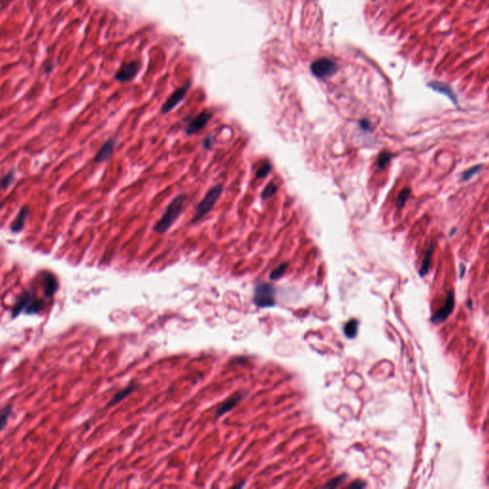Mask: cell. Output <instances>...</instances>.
<instances>
[{
  "label": "cell",
  "instance_id": "obj_1",
  "mask_svg": "<svg viewBox=\"0 0 489 489\" xmlns=\"http://www.w3.org/2000/svg\"><path fill=\"white\" fill-rule=\"evenodd\" d=\"M186 199L187 196L185 194H179L171 201L161 219L156 223L153 230L159 234L165 233L182 214Z\"/></svg>",
  "mask_w": 489,
  "mask_h": 489
},
{
  "label": "cell",
  "instance_id": "obj_2",
  "mask_svg": "<svg viewBox=\"0 0 489 489\" xmlns=\"http://www.w3.org/2000/svg\"><path fill=\"white\" fill-rule=\"evenodd\" d=\"M223 193L222 184H218L211 188L205 196L203 198V200L197 204L195 214L193 216L192 223H197L201 221L203 218H204L215 206L217 201L220 199Z\"/></svg>",
  "mask_w": 489,
  "mask_h": 489
},
{
  "label": "cell",
  "instance_id": "obj_3",
  "mask_svg": "<svg viewBox=\"0 0 489 489\" xmlns=\"http://www.w3.org/2000/svg\"><path fill=\"white\" fill-rule=\"evenodd\" d=\"M275 288L267 283H259L254 289L253 301L259 308H270L275 304Z\"/></svg>",
  "mask_w": 489,
  "mask_h": 489
},
{
  "label": "cell",
  "instance_id": "obj_4",
  "mask_svg": "<svg viewBox=\"0 0 489 489\" xmlns=\"http://www.w3.org/2000/svg\"><path fill=\"white\" fill-rule=\"evenodd\" d=\"M42 307H43L42 303L36 299V296L34 295L33 292L29 291V292L22 293V295L20 297L19 302L16 305L13 313H14V315H16V313L18 314L21 311H26L28 313L38 312V311H41V309Z\"/></svg>",
  "mask_w": 489,
  "mask_h": 489
},
{
  "label": "cell",
  "instance_id": "obj_5",
  "mask_svg": "<svg viewBox=\"0 0 489 489\" xmlns=\"http://www.w3.org/2000/svg\"><path fill=\"white\" fill-rule=\"evenodd\" d=\"M212 118V113L209 111L201 112L198 114L185 127V133L186 135H193V134L200 132L202 129L205 127V125L208 123V122Z\"/></svg>",
  "mask_w": 489,
  "mask_h": 489
},
{
  "label": "cell",
  "instance_id": "obj_6",
  "mask_svg": "<svg viewBox=\"0 0 489 489\" xmlns=\"http://www.w3.org/2000/svg\"><path fill=\"white\" fill-rule=\"evenodd\" d=\"M189 86H190V83L188 82L184 86L179 88L173 94H171L170 97L163 104L161 112L163 114H167V113L171 111L172 109H174L178 105L179 103L184 99V97H185V95L187 93V90L189 88Z\"/></svg>",
  "mask_w": 489,
  "mask_h": 489
},
{
  "label": "cell",
  "instance_id": "obj_7",
  "mask_svg": "<svg viewBox=\"0 0 489 489\" xmlns=\"http://www.w3.org/2000/svg\"><path fill=\"white\" fill-rule=\"evenodd\" d=\"M454 308H455V294L453 290H450L445 300V306L437 312H435V314L432 317V322L433 323L445 322L449 317V315L452 313Z\"/></svg>",
  "mask_w": 489,
  "mask_h": 489
},
{
  "label": "cell",
  "instance_id": "obj_8",
  "mask_svg": "<svg viewBox=\"0 0 489 489\" xmlns=\"http://www.w3.org/2000/svg\"><path fill=\"white\" fill-rule=\"evenodd\" d=\"M141 69L140 62H130L126 63L121 67V69L117 72L115 79L120 82H126L131 81L136 77Z\"/></svg>",
  "mask_w": 489,
  "mask_h": 489
},
{
  "label": "cell",
  "instance_id": "obj_9",
  "mask_svg": "<svg viewBox=\"0 0 489 489\" xmlns=\"http://www.w3.org/2000/svg\"><path fill=\"white\" fill-rule=\"evenodd\" d=\"M311 70L316 77L324 78L333 75L336 70V66L333 61L327 59H322L320 61H315L311 65Z\"/></svg>",
  "mask_w": 489,
  "mask_h": 489
},
{
  "label": "cell",
  "instance_id": "obj_10",
  "mask_svg": "<svg viewBox=\"0 0 489 489\" xmlns=\"http://www.w3.org/2000/svg\"><path fill=\"white\" fill-rule=\"evenodd\" d=\"M116 144H117V139L116 138L109 139L102 146V148L99 150V152L97 153V155L95 156V162H97V163H102V162L107 161L111 157Z\"/></svg>",
  "mask_w": 489,
  "mask_h": 489
},
{
  "label": "cell",
  "instance_id": "obj_11",
  "mask_svg": "<svg viewBox=\"0 0 489 489\" xmlns=\"http://www.w3.org/2000/svg\"><path fill=\"white\" fill-rule=\"evenodd\" d=\"M244 398V395L243 394H237L233 397H231L230 399H228L227 400H225L222 405L220 406V408L218 409L217 411V417H222L223 415L226 414L227 412H229L235 405H237L241 400H243Z\"/></svg>",
  "mask_w": 489,
  "mask_h": 489
},
{
  "label": "cell",
  "instance_id": "obj_12",
  "mask_svg": "<svg viewBox=\"0 0 489 489\" xmlns=\"http://www.w3.org/2000/svg\"><path fill=\"white\" fill-rule=\"evenodd\" d=\"M137 388H138V386H136V385L132 384V385H129L128 387L124 388L123 390H122V391L118 392V393H117V394L113 397V399H112L111 401H110V403H109L108 405L113 406V405H116L117 403L121 402L122 400H124L126 397H128L129 395H131V394L133 393L134 391H135Z\"/></svg>",
  "mask_w": 489,
  "mask_h": 489
},
{
  "label": "cell",
  "instance_id": "obj_13",
  "mask_svg": "<svg viewBox=\"0 0 489 489\" xmlns=\"http://www.w3.org/2000/svg\"><path fill=\"white\" fill-rule=\"evenodd\" d=\"M435 250V244H433L430 245V247L428 248L426 254H425V257L423 259V264H422V267H421V269H420V275L421 276H424L426 273H428L429 269H430V267H431V261H432V255H433V252Z\"/></svg>",
  "mask_w": 489,
  "mask_h": 489
},
{
  "label": "cell",
  "instance_id": "obj_14",
  "mask_svg": "<svg viewBox=\"0 0 489 489\" xmlns=\"http://www.w3.org/2000/svg\"><path fill=\"white\" fill-rule=\"evenodd\" d=\"M358 321L356 320V319H353V320H350L349 322H347L344 326V333H345V335L348 337V338H354L357 334V331H358Z\"/></svg>",
  "mask_w": 489,
  "mask_h": 489
},
{
  "label": "cell",
  "instance_id": "obj_15",
  "mask_svg": "<svg viewBox=\"0 0 489 489\" xmlns=\"http://www.w3.org/2000/svg\"><path fill=\"white\" fill-rule=\"evenodd\" d=\"M12 412H13V407L10 405L0 409V431H2L4 427L7 425L8 420L12 415Z\"/></svg>",
  "mask_w": 489,
  "mask_h": 489
},
{
  "label": "cell",
  "instance_id": "obj_16",
  "mask_svg": "<svg viewBox=\"0 0 489 489\" xmlns=\"http://www.w3.org/2000/svg\"><path fill=\"white\" fill-rule=\"evenodd\" d=\"M272 166L270 164L269 162L267 161H265L259 167L258 169L256 170V178L257 179H264L267 177V175L269 174L270 170H271Z\"/></svg>",
  "mask_w": 489,
  "mask_h": 489
},
{
  "label": "cell",
  "instance_id": "obj_17",
  "mask_svg": "<svg viewBox=\"0 0 489 489\" xmlns=\"http://www.w3.org/2000/svg\"><path fill=\"white\" fill-rule=\"evenodd\" d=\"M288 267H289V264L288 263L281 264L280 266H278L275 269H273V271L269 275V279L270 280H277V279L281 278L286 273Z\"/></svg>",
  "mask_w": 489,
  "mask_h": 489
},
{
  "label": "cell",
  "instance_id": "obj_18",
  "mask_svg": "<svg viewBox=\"0 0 489 489\" xmlns=\"http://www.w3.org/2000/svg\"><path fill=\"white\" fill-rule=\"evenodd\" d=\"M276 192H277V186H276V184H274L273 183H269L267 186L264 188V190L262 191L261 197H262V199L267 200L268 198H270L271 196H273Z\"/></svg>",
  "mask_w": 489,
  "mask_h": 489
},
{
  "label": "cell",
  "instance_id": "obj_19",
  "mask_svg": "<svg viewBox=\"0 0 489 489\" xmlns=\"http://www.w3.org/2000/svg\"><path fill=\"white\" fill-rule=\"evenodd\" d=\"M410 194H411V189H409V188H404L400 192V195L397 199V202H396V205L398 208H401L405 204V203L408 200Z\"/></svg>",
  "mask_w": 489,
  "mask_h": 489
},
{
  "label": "cell",
  "instance_id": "obj_20",
  "mask_svg": "<svg viewBox=\"0 0 489 489\" xmlns=\"http://www.w3.org/2000/svg\"><path fill=\"white\" fill-rule=\"evenodd\" d=\"M483 168V165L482 164H478V165H475L469 169H467V171L464 172L462 178L464 181H468L469 179L472 178L474 175L478 174L480 172V170Z\"/></svg>",
  "mask_w": 489,
  "mask_h": 489
},
{
  "label": "cell",
  "instance_id": "obj_21",
  "mask_svg": "<svg viewBox=\"0 0 489 489\" xmlns=\"http://www.w3.org/2000/svg\"><path fill=\"white\" fill-rule=\"evenodd\" d=\"M392 159V155L389 152H382L379 154L378 159V166L379 168H384Z\"/></svg>",
  "mask_w": 489,
  "mask_h": 489
},
{
  "label": "cell",
  "instance_id": "obj_22",
  "mask_svg": "<svg viewBox=\"0 0 489 489\" xmlns=\"http://www.w3.org/2000/svg\"><path fill=\"white\" fill-rule=\"evenodd\" d=\"M347 478V476L345 474L343 475H340L336 478H334L333 480H331L327 485H325V488H329V489H335V488H338L341 486V484L344 482V480Z\"/></svg>",
  "mask_w": 489,
  "mask_h": 489
},
{
  "label": "cell",
  "instance_id": "obj_23",
  "mask_svg": "<svg viewBox=\"0 0 489 489\" xmlns=\"http://www.w3.org/2000/svg\"><path fill=\"white\" fill-rule=\"evenodd\" d=\"M213 143H214V140H213V137L211 135H208L204 140V147L207 150L211 149L212 146H213Z\"/></svg>",
  "mask_w": 489,
  "mask_h": 489
},
{
  "label": "cell",
  "instance_id": "obj_24",
  "mask_svg": "<svg viewBox=\"0 0 489 489\" xmlns=\"http://www.w3.org/2000/svg\"><path fill=\"white\" fill-rule=\"evenodd\" d=\"M365 487H366V485H365L364 483H362V482H355L354 484L350 485L348 488H349V489H363V488H365Z\"/></svg>",
  "mask_w": 489,
  "mask_h": 489
},
{
  "label": "cell",
  "instance_id": "obj_25",
  "mask_svg": "<svg viewBox=\"0 0 489 489\" xmlns=\"http://www.w3.org/2000/svg\"><path fill=\"white\" fill-rule=\"evenodd\" d=\"M360 124H361V126H362L364 129H368V128H369V123H368L366 121H361V122H360Z\"/></svg>",
  "mask_w": 489,
  "mask_h": 489
}]
</instances>
